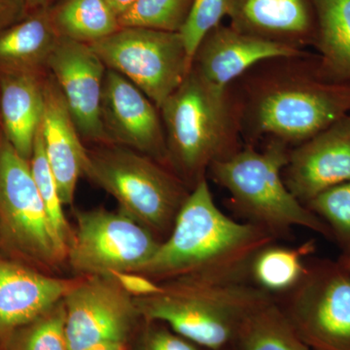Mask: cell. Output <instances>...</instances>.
Segmentation results:
<instances>
[{
	"mask_svg": "<svg viewBox=\"0 0 350 350\" xmlns=\"http://www.w3.org/2000/svg\"><path fill=\"white\" fill-rule=\"evenodd\" d=\"M192 2L193 0H137L118 18L120 27L179 32Z\"/></svg>",
	"mask_w": 350,
	"mask_h": 350,
	"instance_id": "27",
	"label": "cell"
},
{
	"mask_svg": "<svg viewBox=\"0 0 350 350\" xmlns=\"http://www.w3.org/2000/svg\"><path fill=\"white\" fill-rule=\"evenodd\" d=\"M289 158L288 146L269 142L264 150L253 146L209 167L213 181L228 191L231 204L247 219L278 238L292 228L303 227L332 238L328 226L288 189L283 170Z\"/></svg>",
	"mask_w": 350,
	"mask_h": 350,
	"instance_id": "5",
	"label": "cell"
},
{
	"mask_svg": "<svg viewBox=\"0 0 350 350\" xmlns=\"http://www.w3.org/2000/svg\"><path fill=\"white\" fill-rule=\"evenodd\" d=\"M117 17L123 15L137 0H105Z\"/></svg>",
	"mask_w": 350,
	"mask_h": 350,
	"instance_id": "33",
	"label": "cell"
},
{
	"mask_svg": "<svg viewBox=\"0 0 350 350\" xmlns=\"http://www.w3.org/2000/svg\"><path fill=\"white\" fill-rule=\"evenodd\" d=\"M317 69L333 81L350 80V0H312Z\"/></svg>",
	"mask_w": 350,
	"mask_h": 350,
	"instance_id": "21",
	"label": "cell"
},
{
	"mask_svg": "<svg viewBox=\"0 0 350 350\" xmlns=\"http://www.w3.org/2000/svg\"><path fill=\"white\" fill-rule=\"evenodd\" d=\"M29 165L34 181L38 186L39 194L43 200L44 206L49 216L54 231L59 243L68 250L69 241L73 234V228L69 225L66 214L64 213L63 200L59 195V188L52 170H51L45 150H44L41 126L34 142L33 152Z\"/></svg>",
	"mask_w": 350,
	"mask_h": 350,
	"instance_id": "26",
	"label": "cell"
},
{
	"mask_svg": "<svg viewBox=\"0 0 350 350\" xmlns=\"http://www.w3.org/2000/svg\"><path fill=\"white\" fill-rule=\"evenodd\" d=\"M304 55V51L250 36L231 25L221 24L200 43L193 66L207 81L227 88L264 62Z\"/></svg>",
	"mask_w": 350,
	"mask_h": 350,
	"instance_id": "16",
	"label": "cell"
},
{
	"mask_svg": "<svg viewBox=\"0 0 350 350\" xmlns=\"http://www.w3.org/2000/svg\"><path fill=\"white\" fill-rule=\"evenodd\" d=\"M275 239L260 226L226 215L204 178L191 190L169 236L137 273L159 283L180 278L248 280L252 258Z\"/></svg>",
	"mask_w": 350,
	"mask_h": 350,
	"instance_id": "1",
	"label": "cell"
},
{
	"mask_svg": "<svg viewBox=\"0 0 350 350\" xmlns=\"http://www.w3.org/2000/svg\"><path fill=\"white\" fill-rule=\"evenodd\" d=\"M47 66L64 94L80 135L91 142L108 144L101 120L107 68L91 45L59 36Z\"/></svg>",
	"mask_w": 350,
	"mask_h": 350,
	"instance_id": "13",
	"label": "cell"
},
{
	"mask_svg": "<svg viewBox=\"0 0 350 350\" xmlns=\"http://www.w3.org/2000/svg\"><path fill=\"white\" fill-rule=\"evenodd\" d=\"M234 347L237 350H312L294 330L275 299L246 317Z\"/></svg>",
	"mask_w": 350,
	"mask_h": 350,
	"instance_id": "23",
	"label": "cell"
},
{
	"mask_svg": "<svg viewBox=\"0 0 350 350\" xmlns=\"http://www.w3.org/2000/svg\"><path fill=\"white\" fill-rule=\"evenodd\" d=\"M50 11L39 9L27 20L0 32V70L38 73L59 40Z\"/></svg>",
	"mask_w": 350,
	"mask_h": 350,
	"instance_id": "20",
	"label": "cell"
},
{
	"mask_svg": "<svg viewBox=\"0 0 350 350\" xmlns=\"http://www.w3.org/2000/svg\"><path fill=\"white\" fill-rule=\"evenodd\" d=\"M64 301L69 350L103 342L126 344L144 320L133 297L112 275L78 278Z\"/></svg>",
	"mask_w": 350,
	"mask_h": 350,
	"instance_id": "11",
	"label": "cell"
},
{
	"mask_svg": "<svg viewBox=\"0 0 350 350\" xmlns=\"http://www.w3.org/2000/svg\"><path fill=\"white\" fill-rule=\"evenodd\" d=\"M0 243L27 265L54 275L66 264L39 194L29 161L0 139Z\"/></svg>",
	"mask_w": 350,
	"mask_h": 350,
	"instance_id": "7",
	"label": "cell"
},
{
	"mask_svg": "<svg viewBox=\"0 0 350 350\" xmlns=\"http://www.w3.org/2000/svg\"><path fill=\"white\" fill-rule=\"evenodd\" d=\"M161 284L158 293L133 297L142 319L162 322L207 350L234 347L246 317L273 300L248 280L180 278Z\"/></svg>",
	"mask_w": 350,
	"mask_h": 350,
	"instance_id": "4",
	"label": "cell"
},
{
	"mask_svg": "<svg viewBox=\"0 0 350 350\" xmlns=\"http://www.w3.org/2000/svg\"><path fill=\"white\" fill-rule=\"evenodd\" d=\"M223 350H237V349H236V347H234H234H228V349H223Z\"/></svg>",
	"mask_w": 350,
	"mask_h": 350,
	"instance_id": "37",
	"label": "cell"
},
{
	"mask_svg": "<svg viewBox=\"0 0 350 350\" xmlns=\"http://www.w3.org/2000/svg\"><path fill=\"white\" fill-rule=\"evenodd\" d=\"M83 175L118 202L120 211L167 238L191 189L163 163L128 147L87 149Z\"/></svg>",
	"mask_w": 350,
	"mask_h": 350,
	"instance_id": "6",
	"label": "cell"
},
{
	"mask_svg": "<svg viewBox=\"0 0 350 350\" xmlns=\"http://www.w3.org/2000/svg\"><path fill=\"white\" fill-rule=\"evenodd\" d=\"M101 120L108 144L128 147L167 167L160 110L144 92L112 69L105 72Z\"/></svg>",
	"mask_w": 350,
	"mask_h": 350,
	"instance_id": "12",
	"label": "cell"
},
{
	"mask_svg": "<svg viewBox=\"0 0 350 350\" xmlns=\"http://www.w3.org/2000/svg\"><path fill=\"white\" fill-rule=\"evenodd\" d=\"M44 82V112L41 133L44 150L64 206L72 204L83 175L87 148L64 94L53 76Z\"/></svg>",
	"mask_w": 350,
	"mask_h": 350,
	"instance_id": "18",
	"label": "cell"
},
{
	"mask_svg": "<svg viewBox=\"0 0 350 350\" xmlns=\"http://www.w3.org/2000/svg\"><path fill=\"white\" fill-rule=\"evenodd\" d=\"M76 226L66 250V265L78 278L137 273L163 241L122 211L103 207L75 211Z\"/></svg>",
	"mask_w": 350,
	"mask_h": 350,
	"instance_id": "9",
	"label": "cell"
},
{
	"mask_svg": "<svg viewBox=\"0 0 350 350\" xmlns=\"http://www.w3.org/2000/svg\"><path fill=\"white\" fill-rule=\"evenodd\" d=\"M85 350H129V349L128 345L124 342H103Z\"/></svg>",
	"mask_w": 350,
	"mask_h": 350,
	"instance_id": "34",
	"label": "cell"
},
{
	"mask_svg": "<svg viewBox=\"0 0 350 350\" xmlns=\"http://www.w3.org/2000/svg\"><path fill=\"white\" fill-rule=\"evenodd\" d=\"M160 110L167 167L192 190L213 163L241 147V105L231 86H216L193 66Z\"/></svg>",
	"mask_w": 350,
	"mask_h": 350,
	"instance_id": "3",
	"label": "cell"
},
{
	"mask_svg": "<svg viewBox=\"0 0 350 350\" xmlns=\"http://www.w3.org/2000/svg\"><path fill=\"white\" fill-rule=\"evenodd\" d=\"M133 350H200L202 347L158 321H145Z\"/></svg>",
	"mask_w": 350,
	"mask_h": 350,
	"instance_id": "30",
	"label": "cell"
},
{
	"mask_svg": "<svg viewBox=\"0 0 350 350\" xmlns=\"http://www.w3.org/2000/svg\"><path fill=\"white\" fill-rule=\"evenodd\" d=\"M314 251L313 241L294 247L269 243L251 260L248 280L273 299L283 296L303 280L308 269V258Z\"/></svg>",
	"mask_w": 350,
	"mask_h": 350,
	"instance_id": "22",
	"label": "cell"
},
{
	"mask_svg": "<svg viewBox=\"0 0 350 350\" xmlns=\"http://www.w3.org/2000/svg\"><path fill=\"white\" fill-rule=\"evenodd\" d=\"M231 0H193L187 18L179 31L189 59L194 63L198 48L207 34L231 13Z\"/></svg>",
	"mask_w": 350,
	"mask_h": 350,
	"instance_id": "29",
	"label": "cell"
},
{
	"mask_svg": "<svg viewBox=\"0 0 350 350\" xmlns=\"http://www.w3.org/2000/svg\"><path fill=\"white\" fill-rule=\"evenodd\" d=\"M25 8V0H0V32L19 20Z\"/></svg>",
	"mask_w": 350,
	"mask_h": 350,
	"instance_id": "32",
	"label": "cell"
},
{
	"mask_svg": "<svg viewBox=\"0 0 350 350\" xmlns=\"http://www.w3.org/2000/svg\"><path fill=\"white\" fill-rule=\"evenodd\" d=\"M308 57L271 59L273 68L248 78L238 96L241 128L297 146L350 116V80L326 79Z\"/></svg>",
	"mask_w": 350,
	"mask_h": 350,
	"instance_id": "2",
	"label": "cell"
},
{
	"mask_svg": "<svg viewBox=\"0 0 350 350\" xmlns=\"http://www.w3.org/2000/svg\"><path fill=\"white\" fill-rule=\"evenodd\" d=\"M64 299L42 315L13 332L2 345L3 350H69L66 333Z\"/></svg>",
	"mask_w": 350,
	"mask_h": 350,
	"instance_id": "25",
	"label": "cell"
},
{
	"mask_svg": "<svg viewBox=\"0 0 350 350\" xmlns=\"http://www.w3.org/2000/svg\"><path fill=\"white\" fill-rule=\"evenodd\" d=\"M231 27L250 36L303 51L314 45L312 0H231Z\"/></svg>",
	"mask_w": 350,
	"mask_h": 350,
	"instance_id": "17",
	"label": "cell"
},
{
	"mask_svg": "<svg viewBox=\"0 0 350 350\" xmlns=\"http://www.w3.org/2000/svg\"><path fill=\"white\" fill-rule=\"evenodd\" d=\"M330 229L345 256L350 255V180L329 189L306 204Z\"/></svg>",
	"mask_w": 350,
	"mask_h": 350,
	"instance_id": "28",
	"label": "cell"
},
{
	"mask_svg": "<svg viewBox=\"0 0 350 350\" xmlns=\"http://www.w3.org/2000/svg\"><path fill=\"white\" fill-rule=\"evenodd\" d=\"M110 275H112L119 284L135 298L150 296V295L158 293L162 289L161 283L138 273L123 271V273H112Z\"/></svg>",
	"mask_w": 350,
	"mask_h": 350,
	"instance_id": "31",
	"label": "cell"
},
{
	"mask_svg": "<svg viewBox=\"0 0 350 350\" xmlns=\"http://www.w3.org/2000/svg\"><path fill=\"white\" fill-rule=\"evenodd\" d=\"M342 265L350 271V255L349 256H344L342 260L340 261Z\"/></svg>",
	"mask_w": 350,
	"mask_h": 350,
	"instance_id": "36",
	"label": "cell"
},
{
	"mask_svg": "<svg viewBox=\"0 0 350 350\" xmlns=\"http://www.w3.org/2000/svg\"><path fill=\"white\" fill-rule=\"evenodd\" d=\"M90 45L107 68L130 80L158 108L193 68L179 32L120 27Z\"/></svg>",
	"mask_w": 350,
	"mask_h": 350,
	"instance_id": "8",
	"label": "cell"
},
{
	"mask_svg": "<svg viewBox=\"0 0 350 350\" xmlns=\"http://www.w3.org/2000/svg\"><path fill=\"white\" fill-rule=\"evenodd\" d=\"M275 301L312 350H350V271L342 262H308L301 282Z\"/></svg>",
	"mask_w": 350,
	"mask_h": 350,
	"instance_id": "10",
	"label": "cell"
},
{
	"mask_svg": "<svg viewBox=\"0 0 350 350\" xmlns=\"http://www.w3.org/2000/svg\"><path fill=\"white\" fill-rule=\"evenodd\" d=\"M50 0H25L27 8L41 9L47 5Z\"/></svg>",
	"mask_w": 350,
	"mask_h": 350,
	"instance_id": "35",
	"label": "cell"
},
{
	"mask_svg": "<svg viewBox=\"0 0 350 350\" xmlns=\"http://www.w3.org/2000/svg\"><path fill=\"white\" fill-rule=\"evenodd\" d=\"M283 178L304 204L350 180V116L320 131L289 152Z\"/></svg>",
	"mask_w": 350,
	"mask_h": 350,
	"instance_id": "14",
	"label": "cell"
},
{
	"mask_svg": "<svg viewBox=\"0 0 350 350\" xmlns=\"http://www.w3.org/2000/svg\"><path fill=\"white\" fill-rule=\"evenodd\" d=\"M51 16L61 38L83 43L96 42L120 29L105 0H66Z\"/></svg>",
	"mask_w": 350,
	"mask_h": 350,
	"instance_id": "24",
	"label": "cell"
},
{
	"mask_svg": "<svg viewBox=\"0 0 350 350\" xmlns=\"http://www.w3.org/2000/svg\"><path fill=\"white\" fill-rule=\"evenodd\" d=\"M0 109L6 139L23 158L31 160L44 112V83L38 73H4Z\"/></svg>",
	"mask_w": 350,
	"mask_h": 350,
	"instance_id": "19",
	"label": "cell"
},
{
	"mask_svg": "<svg viewBox=\"0 0 350 350\" xmlns=\"http://www.w3.org/2000/svg\"><path fill=\"white\" fill-rule=\"evenodd\" d=\"M78 278H62L0 255V347L9 336L50 310Z\"/></svg>",
	"mask_w": 350,
	"mask_h": 350,
	"instance_id": "15",
	"label": "cell"
}]
</instances>
